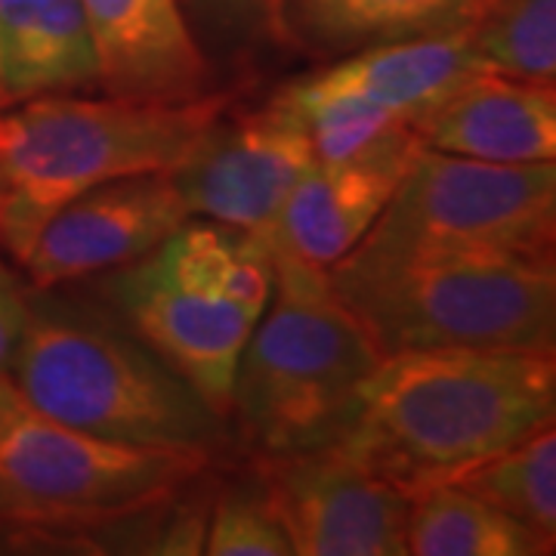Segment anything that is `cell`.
Instances as JSON below:
<instances>
[{"label": "cell", "instance_id": "6da1fadb", "mask_svg": "<svg viewBox=\"0 0 556 556\" xmlns=\"http://www.w3.org/2000/svg\"><path fill=\"white\" fill-rule=\"evenodd\" d=\"M554 415V353L412 350L380 356L331 448L415 497Z\"/></svg>", "mask_w": 556, "mask_h": 556}, {"label": "cell", "instance_id": "7a4b0ae2", "mask_svg": "<svg viewBox=\"0 0 556 556\" xmlns=\"http://www.w3.org/2000/svg\"><path fill=\"white\" fill-rule=\"evenodd\" d=\"M7 375L40 412L87 437L214 457L232 442L189 380L121 321L35 291Z\"/></svg>", "mask_w": 556, "mask_h": 556}, {"label": "cell", "instance_id": "3957f363", "mask_svg": "<svg viewBox=\"0 0 556 556\" xmlns=\"http://www.w3.org/2000/svg\"><path fill=\"white\" fill-rule=\"evenodd\" d=\"M236 102L214 90L189 102L53 93L0 109V251L20 266L40 226L87 189L170 174Z\"/></svg>", "mask_w": 556, "mask_h": 556}, {"label": "cell", "instance_id": "277c9868", "mask_svg": "<svg viewBox=\"0 0 556 556\" xmlns=\"http://www.w3.org/2000/svg\"><path fill=\"white\" fill-rule=\"evenodd\" d=\"M269 260L273 294L241 350L229 424L254 457L331 448L353 420L380 350L328 269L276 251Z\"/></svg>", "mask_w": 556, "mask_h": 556}, {"label": "cell", "instance_id": "5b68a950", "mask_svg": "<svg viewBox=\"0 0 556 556\" xmlns=\"http://www.w3.org/2000/svg\"><path fill=\"white\" fill-rule=\"evenodd\" d=\"M273 294L266 244L189 219L146 257L105 278L112 313L229 420L241 350Z\"/></svg>", "mask_w": 556, "mask_h": 556}, {"label": "cell", "instance_id": "8992f818", "mask_svg": "<svg viewBox=\"0 0 556 556\" xmlns=\"http://www.w3.org/2000/svg\"><path fill=\"white\" fill-rule=\"evenodd\" d=\"M328 278L380 356L412 350L554 353V257L424 254L378 266L334 263Z\"/></svg>", "mask_w": 556, "mask_h": 556}, {"label": "cell", "instance_id": "52a82bcc", "mask_svg": "<svg viewBox=\"0 0 556 556\" xmlns=\"http://www.w3.org/2000/svg\"><path fill=\"white\" fill-rule=\"evenodd\" d=\"M214 464L199 452L115 445L62 424L0 371V522L72 541L146 517Z\"/></svg>", "mask_w": 556, "mask_h": 556}, {"label": "cell", "instance_id": "ba28073f", "mask_svg": "<svg viewBox=\"0 0 556 556\" xmlns=\"http://www.w3.org/2000/svg\"><path fill=\"white\" fill-rule=\"evenodd\" d=\"M556 164H492L420 146L368 236L338 263L424 254L554 257Z\"/></svg>", "mask_w": 556, "mask_h": 556}, {"label": "cell", "instance_id": "9c48e42d", "mask_svg": "<svg viewBox=\"0 0 556 556\" xmlns=\"http://www.w3.org/2000/svg\"><path fill=\"white\" fill-rule=\"evenodd\" d=\"M470 28L325 62L313 75L288 80L273 100L306 127L318 161L350 159L412 127L417 115L485 72L470 47Z\"/></svg>", "mask_w": 556, "mask_h": 556}, {"label": "cell", "instance_id": "30bf717a", "mask_svg": "<svg viewBox=\"0 0 556 556\" xmlns=\"http://www.w3.org/2000/svg\"><path fill=\"white\" fill-rule=\"evenodd\" d=\"M232 109L236 102L207 127L170 177L189 217L263 239L316 155L306 127L273 97L244 115Z\"/></svg>", "mask_w": 556, "mask_h": 556}, {"label": "cell", "instance_id": "8fae6325", "mask_svg": "<svg viewBox=\"0 0 556 556\" xmlns=\"http://www.w3.org/2000/svg\"><path fill=\"white\" fill-rule=\"evenodd\" d=\"M254 473L273 501L291 554L408 556L412 497L338 448L254 457Z\"/></svg>", "mask_w": 556, "mask_h": 556}, {"label": "cell", "instance_id": "7c38bea8", "mask_svg": "<svg viewBox=\"0 0 556 556\" xmlns=\"http://www.w3.org/2000/svg\"><path fill=\"white\" fill-rule=\"evenodd\" d=\"M189 219L170 174L112 179L65 201L20 266L31 291H56L152 254Z\"/></svg>", "mask_w": 556, "mask_h": 556}, {"label": "cell", "instance_id": "4fadbf2b", "mask_svg": "<svg viewBox=\"0 0 556 556\" xmlns=\"http://www.w3.org/2000/svg\"><path fill=\"white\" fill-rule=\"evenodd\" d=\"M417 149L415 130L402 127L350 159H313L260 241L266 251L331 269L378 223Z\"/></svg>", "mask_w": 556, "mask_h": 556}, {"label": "cell", "instance_id": "5bb4252c", "mask_svg": "<svg viewBox=\"0 0 556 556\" xmlns=\"http://www.w3.org/2000/svg\"><path fill=\"white\" fill-rule=\"evenodd\" d=\"M97 50L100 90L121 100L189 102L219 90L179 0H78Z\"/></svg>", "mask_w": 556, "mask_h": 556}, {"label": "cell", "instance_id": "9a60e30c", "mask_svg": "<svg viewBox=\"0 0 556 556\" xmlns=\"http://www.w3.org/2000/svg\"><path fill=\"white\" fill-rule=\"evenodd\" d=\"M412 130L420 146L460 159L492 164L554 161L556 90L554 84L479 72L417 115Z\"/></svg>", "mask_w": 556, "mask_h": 556}, {"label": "cell", "instance_id": "2e32d148", "mask_svg": "<svg viewBox=\"0 0 556 556\" xmlns=\"http://www.w3.org/2000/svg\"><path fill=\"white\" fill-rule=\"evenodd\" d=\"M489 0H278V38L318 62L464 31Z\"/></svg>", "mask_w": 556, "mask_h": 556}, {"label": "cell", "instance_id": "e0dca14e", "mask_svg": "<svg viewBox=\"0 0 556 556\" xmlns=\"http://www.w3.org/2000/svg\"><path fill=\"white\" fill-rule=\"evenodd\" d=\"M0 87L10 102L100 90L78 0H0Z\"/></svg>", "mask_w": 556, "mask_h": 556}, {"label": "cell", "instance_id": "ac0fdd59", "mask_svg": "<svg viewBox=\"0 0 556 556\" xmlns=\"http://www.w3.org/2000/svg\"><path fill=\"white\" fill-rule=\"evenodd\" d=\"M408 556H551L554 538L501 514L482 497L437 482L412 497Z\"/></svg>", "mask_w": 556, "mask_h": 556}, {"label": "cell", "instance_id": "d6986e66", "mask_svg": "<svg viewBox=\"0 0 556 556\" xmlns=\"http://www.w3.org/2000/svg\"><path fill=\"white\" fill-rule=\"evenodd\" d=\"M457 489L482 497L501 514L526 522L556 541V427L554 420L535 433L482 457L448 477Z\"/></svg>", "mask_w": 556, "mask_h": 556}, {"label": "cell", "instance_id": "ffe728a7", "mask_svg": "<svg viewBox=\"0 0 556 556\" xmlns=\"http://www.w3.org/2000/svg\"><path fill=\"white\" fill-rule=\"evenodd\" d=\"M470 47L485 72L556 84V0H489Z\"/></svg>", "mask_w": 556, "mask_h": 556}, {"label": "cell", "instance_id": "44dd1931", "mask_svg": "<svg viewBox=\"0 0 556 556\" xmlns=\"http://www.w3.org/2000/svg\"><path fill=\"white\" fill-rule=\"evenodd\" d=\"M201 554L207 556H294L273 501L254 473L223 485L207 504Z\"/></svg>", "mask_w": 556, "mask_h": 556}, {"label": "cell", "instance_id": "7402d4cb", "mask_svg": "<svg viewBox=\"0 0 556 556\" xmlns=\"http://www.w3.org/2000/svg\"><path fill=\"white\" fill-rule=\"evenodd\" d=\"M179 7L211 60H244L266 43L281 47L278 0H179Z\"/></svg>", "mask_w": 556, "mask_h": 556}, {"label": "cell", "instance_id": "603a6c76", "mask_svg": "<svg viewBox=\"0 0 556 556\" xmlns=\"http://www.w3.org/2000/svg\"><path fill=\"white\" fill-rule=\"evenodd\" d=\"M25 318H28V291L20 278L10 273V266L0 260V371L10 368Z\"/></svg>", "mask_w": 556, "mask_h": 556}, {"label": "cell", "instance_id": "cb8c5ba5", "mask_svg": "<svg viewBox=\"0 0 556 556\" xmlns=\"http://www.w3.org/2000/svg\"><path fill=\"white\" fill-rule=\"evenodd\" d=\"M0 105H7V97H3V87H0Z\"/></svg>", "mask_w": 556, "mask_h": 556}]
</instances>
